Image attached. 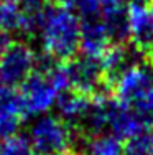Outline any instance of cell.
Returning <instances> with one entry per match:
<instances>
[{"label":"cell","instance_id":"10","mask_svg":"<svg viewBox=\"0 0 153 155\" xmlns=\"http://www.w3.org/2000/svg\"><path fill=\"white\" fill-rule=\"evenodd\" d=\"M21 119L23 112L15 87L0 84V140L17 134Z\"/></svg>","mask_w":153,"mask_h":155},{"label":"cell","instance_id":"1","mask_svg":"<svg viewBox=\"0 0 153 155\" xmlns=\"http://www.w3.org/2000/svg\"><path fill=\"white\" fill-rule=\"evenodd\" d=\"M36 35L46 56L54 61H68L79 51L81 18L71 7L51 2L40 12Z\"/></svg>","mask_w":153,"mask_h":155},{"label":"cell","instance_id":"17","mask_svg":"<svg viewBox=\"0 0 153 155\" xmlns=\"http://www.w3.org/2000/svg\"><path fill=\"white\" fill-rule=\"evenodd\" d=\"M150 2H151V3H153V0H150Z\"/></svg>","mask_w":153,"mask_h":155},{"label":"cell","instance_id":"12","mask_svg":"<svg viewBox=\"0 0 153 155\" xmlns=\"http://www.w3.org/2000/svg\"><path fill=\"white\" fill-rule=\"evenodd\" d=\"M84 155H123V140L110 132L86 137Z\"/></svg>","mask_w":153,"mask_h":155},{"label":"cell","instance_id":"5","mask_svg":"<svg viewBox=\"0 0 153 155\" xmlns=\"http://www.w3.org/2000/svg\"><path fill=\"white\" fill-rule=\"evenodd\" d=\"M38 56L30 45L23 41H8L0 50V84L20 86L33 73Z\"/></svg>","mask_w":153,"mask_h":155},{"label":"cell","instance_id":"8","mask_svg":"<svg viewBox=\"0 0 153 155\" xmlns=\"http://www.w3.org/2000/svg\"><path fill=\"white\" fill-rule=\"evenodd\" d=\"M143 130H148V129L142 124L137 114L112 96L107 109V132L125 142Z\"/></svg>","mask_w":153,"mask_h":155},{"label":"cell","instance_id":"15","mask_svg":"<svg viewBox=\"0 0 153 155\" xmlns=\"http://www.w3.org/2000/svg\"><path fill=\"white\" fill-rule=\"evenodd\" d=\"M145 61H147L148 64H150L151 68H153V45L148 48V51L145 53Z\"/></svg>","mask_w":153,"mask_h":155},{"label":"cell","instance_id":"6","mask_svg":"<svg viewBox=\"0 0 153 155\" xmlns=\"http://www.w3.org/2000/svg\"><path fill=\"white\" fill-rule=\"evenodd\" d=\"M68 74L69 89L86 96H96L99 93H109L104 84L100 58H92L87 54L72 56L64 63Z\"/></svg>","mask_w":153,"mask_h":155},{"label":"cell","instance_id":"14","mask_svg":"<svg viewBox=\"0 0 153 155\" xmlns=\"http://www.w3.org/2000/svg\"><path fill=\"white\" fill-rule=\"evenodd\" d=\"M10 2H17L23 7H41L43 0H10Z\"/></svg>","mask_w":153,"mask_h":155},{"label":"cell","instance_id":"16","mask_svg":"<svg viewBox=\"0 0 153 155\" xmlns=\"http://www.w3.org/2000/svg\"><path fill=\"white\" fill-rule=\"evenodd\" d=\"M150 135H151V143H153V129H150Z\"/></svg>","mask_w":153,"mask_h":155},{"label":"cell","instance_id":"9","mask_svg":"<svg viewBox=\"0 0 153 155\" xmlns=\"http://www.w3.org/2000/svg\"><path fill=\"white\" fill-rule=\"evenodd\" d=\"M110 38L104 27L100 15H86L81 20V35H79V50L82 54L92 58H100L110 46Z\"/></svg>","mask_w":153,"mask_h":155},{"label":"cell","instance_id":"7","mask_svg":"<svg viewBox=\"0 0 153 155\" xmlns=\"http://www.w3.org/2000/svg\"><path fill=\"white\" fill-rule=\"evenodd\" d=\"M129 13V43L140 53L153 45V3L150 0H127Z\"/></svg>","mask_w":153,"mask_h":155},{"label":"cell","instance_id":"11","mask_svg":"<svg viewBox=\"0 0 153 155\" xmlns=\"http://www.w3.org/2000/svg\"><path fill=\"white\" fill-rule=\"evenodd\" d=\"M89 104L91 96L76 93L72 89H66L58 97L54 107L58 109V117H61L72 130H76V129H79L82 119L86 117Z\"/></svg>","mask_w":153,"mask_h":155},{"label":"cell","instance_id":"13","mask_svg":"<svg viewBox=\"0 0 153 155\" xmlns=\"http://www.w3.org/2000/svg\"><path fill=\"white\" fill-rule=\"evenodd\" d=\"M0 155H36L27 137L12 134L0 140Z\"/></svg>","mask_w":153,"mask_h":155},{"label":"cell","instance_id":"4","mask_svg":"<svg viewBox=\"0 0 153 155\" xmlns=\"http://www.w3.org/2000/svg\"><path fill=\"white\" fill-rule=\"evenodd\" d=\"M110 93L123 106L138 109L153 97V68L147 61L132 66L117 79Z\"/></svg>","mask_w":153,"mask_h":155},{"label":"cell","instance_id":"2","mask_svg":"<svg viewBox=\"0 0 153 155\" xmlns=\"http://www.w3.org/2000/svg\"><path fill=\"white\" fill-rule=\"evenodd\" d=\"M20 87L18 97L23 117H36L49 112L58 97L69 89L64 63L46 56L45 61H38L33 73L20 84Z\"/></svg>","mask_w":153,"mask_h":155},{"label":"cell","instance_id":"3","mask_svg":"<svg viewBox=\"0 0 153 155\" xmlns=\"http://www.w3.org/2000/svg\"><path fill=\"white\" fill-rule=\"evenodd\" d=\"M27 139L38 155H74V130L53 114L36 116Z\"/></svg>","mask_w":153,"mask_h":155}]
</instances>
